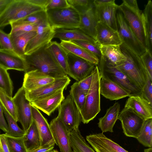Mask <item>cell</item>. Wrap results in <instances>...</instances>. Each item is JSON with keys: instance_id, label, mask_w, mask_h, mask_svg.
Returning <instances> with one entry per match:
<instances>
[{"instance_id": "obj_1", "label": "cell", "mask_w": 152, "mask_h": 152, "mask_svg": "<svg viewBox=\"0 0 152 152\" xmlns=\"http://www.w3.org/2000/svg\"><path fill=\"white\" fill-rule=\"evenodd\" d=\"M48 44L30 54L25 55L23 58L27 66L25 72L37 70L56 78L66 75L48 50Z\"/></svg>"}, {"instance_id": "obj_2", "label": "cell", "mask_w": 152, "mask_h": 152, "mask_svg": "<svg viewBox=\"0 0 152 152\" xmlns=\"http://www.w3.org/2000/svg\"><path fill=\"white\" fill-rule=\"evenodd\" d=\"M120 47L126 59L115 67L142 91L149 77L140 57L122 44Z\"/></svg>"}, {"instance_id": "obj_3", "label": "cell", "mask_w": 152, "mask_h": 152, "mask_svg": "<svg viewBox=\"0 0 152 152\" xmlns=\"http://www.w3.org/2000/svg\"><path fill=\"white\" fill-rule=\"evenodd\" d=\"M93 72L91 84L84 104L80 111L82 121L84 124L93 120L101 110L99 84L101 77L97 65L95 66Z\"/></svg>"}, {"instance_id": "obj_4", "label": "cell", "mask_w": 152, "mask_h": 152, "mask_svg": "<svg viewBox=\"0 0 152 152\" xmlns=\"http://www.w3.org/2000/svg\"><path fill=\"white\" fill-rule=\"evenodd\" d=\"M48 23L54 30L79 28L80 14L72 7L46 11Z\"/></svg>"}, {"instance_id": "obj_5", "label": "cell", "mask_w": 152, "mask_h": 152, "mask_svg": "<svg viewBox=\"0 0 152 152\" xmlns=\"http://www.w3.org/2000/svg\"><path fill=\"white\" fill-rule=\"evenodd\" d=\"M43 10H45L31 3L28 0H12L0 15V28Z\"/></svg>"}, {"instance_id": "obj_6", "label": "cell", "mask_w": 152, "mask_h": 152, "mask_svg": "<svg viewBox=\"0 0 152 152\" xmlns=\"http://www.w3.org/2000/svg\"><path fill=\"white\" fill-rule=\"evenodd\" d=\"M97 66L101 75L107 77L125 89L131 96L137 95L142 96V91L115 66L107 62L101 57L99 59Z\"/></svg>"}, {"instance_id": "obj_7", "label": "cell", "mask_w": 152, "mask_h": 152, "mask_svg": "<svg viewBox=\"0 0 152 152\" xmlns=\"http://www.w3.org/2000/svg\"><path fill=\"white\" fill-rule=\"evenodd\" d=\"M118 10L122 13L125 19L137 39L147 49L146 41L142 17V12L139 7H132L123 1L122 3L118 5Z\"/></svg>"}, {"instance_id": "obj_8", "label": "cell", "mask_w": 152, "mask_h": 152, "mask_svg": "<svg viewBox=\"0 0 152 152\" xmlns=\"http://www.w3.org/2000/svg\"><path fill=\"white\" fill-rule=\"evenodd\" d=\"M57 116L62 121L67 130L78 129L82 121L80 110L70 95L67 96L58 107Z\"/></svg>"}, {"instance_id": "obj_9", "label": "cell", "mask_w": 152, "mask_h": 152, "mask_svg": "<svg viewBox=\"0 0 152 152\" xmlns=\"http://www.w3.org/2000/svg\"><path fill=\"white\" fill-rule=\"evenodd\" d=\"M116 18L117 31L122 44L140 57L147 49L137 39L125 19L122 13L118 10L117 12Z\"/></svg>"}, {"instance_id": "obj_10", "label": "cell", "mask_w": 152, "mask_h": 152, "mask_svg": "<svg viewBox=\"0 0 152 152\" xmlns=\"http://www.w3.org/2000/svg\"><path fill=\"white\" fill-rule=\"evenodd\" d=\"M118 119L121 122L124 134L135 138L140 134L145 121L132 109L126 107L119 112Z\"/></svg>"}, {"instance_id": "obj_11", "label": "cell", "mask_w": 152, "mask_h": 152, "mask_svg": "<svg viewBox=\"0 0 152 152\" xmlns=\"http://www.w3.org/2000/svg\"><path fill=\"white\" fill-rule=\"evenodd\" d=\"M12 100L16 107L18 121L21 124L25 132L33 119L30 102L26 97L25 90L23 86L18 89Z\"/></svg>"}, {"instance_id": "obj_12", "label": "cell", "mask_w": 152, "mask_h": 152, "mask_svg": "<svg viewBox=\"0 0 152 152\" xmlns=\"http://www.w3.org/2000/svg\"><path fill=\"white\" fill-rule=\"evenodd\" d=\"M68 75L79 81L90 74L96 65L68 52Z\"/></svg>"}, {"instance_id": "obj_13", "label": "cell", "mask_w": 152, "mask_h": 152, "mask_svg": "<svg viewBox=\"0 0 152 152\" xmlns=\"http://www.w3.org/2000/svg\"><path fill=\"white\" fill-rule=\"evenodd\" d=\"M55 30L49 24L38 26L36 34L26 47L25 55L30 54L49 44L53 38Z\"/></svg>"}, {"instance_id": "obj_14", "label": "cell", "mask_w": 152, "mask_h": 152, "mask_svg": "<svg viewBox=\"0 0 152 152\" xmlns=\"http://www.w3.org/2000/svg\"><path fill=\"white\" fill-rule=\"evenodd\" d=\"M70 80L67 75L56 79L50 83L31 91H25L26 96L30 102L46 96L62 89L66 88Z\"/></svg>"}, {"instance_id": "obj_15", "label": "cell", "mask_w": 152, "mask_h": 152, "mask_svg": "<svg viewBox=\"0 0 152 152\" xmlns=\"http://www.w3.org/2000/svg\"><path fill=\"white\" fill-rule=\"evenodd\" d=\"M49 125L53 139L60 152H73L70 142L69 132L59 117L52 119Z\"/></svg>"}, {"instance_id": "obj_16", "label": "cell", "mask_w": 152, "mask_h": 152, "mask_svg": "<svg viewBox=\"0 0 152 152\" xmlns=\"http://www.w3.org/2000/svg\"><path fill=\"white\" fill-rule=\"evenodd\" d=\"M86 139L96 152H129L103 133L89 134Z\"/></svg>"}, {"instance_id": "obj_17", "label": "cell", "mask_w": 152, "mask_h": 152, "mask_svg": "<svg viewBox=\"0 0 152 152\" xmlns=\"http://www.w3.org/2000/svg\"><path fill=\"white\" fill-rule=\"evenodd\" d=\"M31 107L33 119L36 125L40 137V147L54 146L55 143L47 120L38 109L31 105Z\"/></svg>"}, {"instance_id": "obj_18", "label": "cell", "mask_w": 152, "mask_h": 152, "mask_svg": "<svg viewBox=\"0 0 152 152\" xmlns=\"http://www.w3.org/2000/svg\"><path fill=\"white\" fill-rule=\"evenodd\" d=\"M100 75V94L105 98L110 100H117L131 96L121 86L104 76Z\"/></svg>"}, {"instance_id": "obj_19", "label": "cell", "mask_w": 152, "mask_h": 152, "mask_svg": "<svg viewBox=\"0 0 152 152\" xmlns=\"http://www.w3.org/2000/svg\"><path fill=\"white\" fill-rule=\"evenodd\" d=\"M64 89L57 91L50 95L30 102L31 105L50 116L65 99Z\"/></svg>"}, {"instance_id": "obj_20", "label": "cell", "mask_w": 152, "mask_h": 152, "mask_svg": "<svg viewBox=\"0 0 152 152\" xmlns=\"http://www.w3.org/2000/svg\"><path fill=\"white\" fill-rule=\"evenodd\" d=\"M118 8V5L115 4V1L101 6L95 7L96 14L99 22L117 31L116 14Z\"/></svg>"}, {"instance_id": "obj_21", "label": "cell", "mask_w": 152, "mask_h": 152, "mask_svg": "<svg viewBox=\"0 0 152 152\" xmlns=\"http://www.w3.org/2000/svg\"><path fill=\"white\" fill-rule=\"evenodd\" d=\"M55 78L37 70L25 72L22 86L25 91H31L52 82Z\"/></svg>"}, {"instance_id": "obj_22", "label": "cell", "mask_w": 152, "mask_h": 152, "mask_svg": "<svg viewBox=\"0 0 152 152\" xmlns=\"http://www.w3.org/2000/svg\"><path fill=\"white\" fill-rule=\"evenodd\" d=\"M96 30V41L100 47L110 45L120 46L122 44V41L117 31L104 23L98 22Z\"/></svg>"}, {"instance_id": "obj_23", "label": "cell", "mask_w": 152, "mask_h": 152, "mask_svg": "<svg viewBox=\"0 0 152 152\" xmlns=\"http://www.w3.org/2000/svg\"><path fill=\"white\" fill-rule=\"evenodd\" d=\"M0 66L7 70L12 69L25 72L27 69L23 58L13 51L0 48Z\"/></svg>"}, {"instance_id": "obj_24", "label": "cell", "mask_w": 152, "mask_h": 152, "mask_svg": "<svg viewBox=\"0 0 152 152\" xmlns=\"http://www.w3.org/2000/svg\"><path fill=\"white\" fill-rule=\"evenodd\" d=\"M124 107L131 108L145 120L152 118V104L142 95L129 96Z\"/></svg>"}, {"instance_id": "obj_25", "label": "cell", "mask_w": 152, "mask_h": 152, "mask_svg": "<svg viewBox=\"0 0 152 152\" xmlns=\"http://www.w3.org/2000/svg\"><path fill=\"white\" fill-rule=\"evenodd\" d=\"M80 14L79 28L96 41V28L99 21L96 14L94 6Z\"/></svg>"}, {"instance_id": "obj_26", "label": "cell", "mask_w": 152, "mask_h": 152, "mask_svg": "<svg viewBox=\"0 0 152 152\" xmlns=\"http://www.w3.org/2000/svg\"><path fill=\"white\" fill-rule=\"evenodd\" d=\"M53 38H58L60 40L85 41L100 47L94 39L85 34L79 28L56 29Z\"/></svg>"}, {"instance_id": "obj_27", "label": "cell", "mask_w": 152, "mask_h": 152, "mask_svg": "<svg viewBox=\"0 0 152 152\" xmlns=\"http://www.w3.org/2000/svg\"><path fill=\"white\" fill-rule=\"evenodd\" d=\"M60 45L68 52L98 65L99 58L92 53L72 41L61 40Z\"/></svg>"}, {"instance_id": "obj_28", "label": "cell", "mask_w": 152, "mask_h": 152, "mask_svg": "<svg viewBox=\"0 0 152 152\" xmlns=\"http://www.w3.org/2000/svg\"><path fill=\"white\" fill-rule=\"evenodd\" d=\"M120 109V104L118 102H116L107 110L104 116L99 119L98 126L102 133L113 132V128L118 120Z\"/></svg>"}, {"instance_id": "obj_29", "label": "cell", "mask_w": 152, "mask_h": 152, "mask_svg": "<svg viewBox=\"0 0 152 152\" xmlns=\"http://www.w3.org/2000/svg\"><path fill=\"white\" fill-rule=\"evenodd\" d=\"M47 48L56 63L67 75L69 72L68 52L56 41L51 42Z\"/></svg>"}, {"instance_id": "obj_30", "label": "cell", "mask_w": 152, "mask_h": 152, "mask_svg": "<svg viewBox=\"0 0 152 152\" xmlns=\"http://www.w3.org/2000/svg\"><path fill=\"white\" fill-rule=\"evenodd\" d=\"M120 46H100L101 57L107 62L115 66L124 62L126 58L122 52Z\"/></svg>"}, {"instance_id": "obj_31", "label": "cell", "mask_w": 152, "mask_h": 152, "mask_svg": "<svg viewBox=\"0 0 152 152\" xmlns=\"http://www.w3.org/2000/svg\"><path fill=\"white\" fill-rule=\"evenodd\" d=\"M12 42L14 51L23 58L25 49L30 40L36 35V31L26 32L9 33Z\"/></svg>"}, {"instance_id": "obj_32", "label": "cell", "mask_w": 152, "mask_h": 152, "mask_svg": "<svg viewBox=\"0 0 152 152\" xmlns=\"http://www.w3.org/2000/svg\"><path fill=\"white\" fill-rule=\"evenodd\" d=\"M143 24L147 44V49L152 54V2L148 1L142 12Z\"/></svg>"}, {"instance_id": "obj_33", "label": "cell", "mask_w": 152, "mask_h": 152, "mask_svg": "<svg viewBox=\"0 0 152 152\" xmlns=\"http://www.w3.org/2000/svg\"><path fill=\"white\" fill-rule=\"evenodd\" d=\"M70 145L73 152H95L87 143L78 129L69 133Z\"/></svg>"}, {"instance_id": "obj_34", "label": "cell", "mask_w": 152, "mask_h": 152, "mask_svg": "<svg viewBox=\"0 0 152 152\" xmlns=\"http://www.w3.org/2000/svg\"><path fill=\"white\" fill-rule=\"evenodd\" d=\"M23 138L24 143L28 151L41 146L40 135L33 120L29 127L25 132Z\"/></svg>"}, {"instance_id": "obj_35", "label": "cell", "mask_w": 152, "mask_h": 152, "mask_svg": "<svg viewBox=\"0 0 152 152\" xmlns=\"http://www.w3.org/2000/svg\"><path fill=\"white\" fill-rule=\"evenodd\" d=\"M23 23L31 24L38 26L49 24L46 11L43 10L31 14L17 21L11 23V26Z\"/></svg>"}, {"instance_id": "obj_36", "label": "cell", "mask_w": 152, "mask_h": 152, "mask_svg": "<svg viewBox=\"0 0 152 152\" xmlns=\"http://www.w3.org/2000/svg\"><path fill=\"white\" fill-rule=\"evenodd\" d=\"M145 147H152V118L145 120L141 131L136 138Z\"/></svg>"}, {"instance_id": "obj_37", "label": "cell", "mask_w": 152, "mask_h": 152, "mask_svg": "<svg viewBox=\"0 0 152 152\" xmlns=\"http://www.w3.org/2000/svg\"><path fill=\"white\" fill-rule=\"evenodd\" d=\"M3 113L8 124V131L5 135L13 137H19L24 136L25 132L18 126L17 122L7 111L3 107Z\"/></svg>"}, {"instance_id": "obj_38", "label": "cell", "mask_w": 152, "mask_h": 152, "mask_svg": "<svg viewBox=\"0 0 152 152\" xmlns=\"http://www.w3.org/2000/svg\"><path fill=\"white\" fill-rule=\"evenodd\" d=\"M87 93L79 88L77 82L74 83L71 86L69 95L72 98L80 112L84 104Z\"/></svg>"}, {"instance_id": "obj_39", "label": "cell", "mask_w": 152, "mask_h": 152, "mask_svg": "<svg viewBox=\"0 0 152 152\" xmlns=\"http://www.w3.org/2000/svg\"><path fill=\"white\" fill-rule=\"evenodd\" d=\"M0 102L2 107L16 121L18 118L16 107L12 98L9 96L0 88Z\"/></svg>"}, {"instance_id": "obj_40", "label": "cell", "mask_w": 152, "mask_h": 152, "mask_svg": "<svg viewBox=\"0 0 152 152\" xmlns=\"http://www.w3.org/2000/svg\"><path fill=\"white\" fill-rule=\"evenodd\" d=\"M0 88L9 96L12 98L13 87L9 74L6 70L0 66Z\"/></svg>"}, {"instance_id": "obj_41", "label": "cell", "mask_w": 152, "mask_h": 152, "mask_svg": "<svg viewBox=\"0 0 152 152\" xmlns=\"http://www.w3.org/2000/svg\"><path fill=\"white\" fill-rule=\"evenodd\" d=\"M5 136L10 152H28L24 143L23 136L13 137Z\"/></svg>"}, {"instance_id": "obj_42", "label": "cell", "mask_w": 152, "mask_h": 152, "mask_svg": "<svg viewBox=\"0 0 152 152\" xmlns=\"http://www.w3.org/2000/svg\"><path fill=\"white\" fill-rule=\"evenodd\" d=\"M94 0H67L70 6L73 7L80 14L94 6Z\"/></svg>"}, {"instance_id": "obj_43", "label": "cell", "mask_w": 152, "mask_h": 152, "mask_svg": "<svg viewBox=\"0 0 152 152\" xmlns=\"http://www.w3.org/2000/svg\"><path fill=\"white\" fill-rule=\"evenodd\" d=\"M0 48L14 51L10 33H6L0 28Z\"/></svg>"}, {"instance_id": "obj_44", "label": "cell", "mask_w": 152, "mask_h": 152, "mask_svg": "<svg viewBox=\"0 0 152 152\" xmlns=\"http://www.w3.org/2000/svg\"><path fill=\"white\" fill-rule=\"evenodd\" d=\"M72 41L92 53L97 57L99 59L101 57L102 54L99 47L85 41L78 40Z\"/></svg>"}, {"instance_id": "obj_45", "label": "cell", "mask_w": 152, "mask_h": 152, "mask_svg": "<svg viewBox=\"0 0 152 152\" xmlns=\"http://www.w3.org/2000/svg\"><path fill=\"white\" fill-rule=\"evenodd\" d=\"M37 26L36 25L28 23L11 26V30L10 32H26L36 31Z\"/></svg>"}, {"instance_id": "obj_46", "label": "cell", "mask_w": 152, "mask_h": 152, "mask_svg": "<svg viewBox=\"0 0 152 152\" xmlns=\"http://www.w3.org/2000/svg\"><path fill=\"white\" fill-rule=\"evenodd\" d=\"M140 58L149 78L152 80V54L147 50Z\"/></svg>"}, {"instance_id": "obj_47", "label": "cell", "mask_w": 152, "mask_h": 152, "mask_svg": "<svg viewBox=\"0 0 152 152\" xmlns=\"http://www.w3.org/2000/svg\"><path fill=\"white\" fill-rule=\"evenodd\" d=\"M70 6L67 0H49L46 8V11L54 9L66 8Z\"/></svg>"}, {"instance_id": "obj_48", "label": "cell", "mask_w": 152, "mask_h": 152, "mask_svg": "<svg viewBox=\"0 0 152 152\" xmlns=\"http://www.w3.org/2000/svg\"><path fill=\"white\" fill-rule=\"evenodd\" d=\"M93 71L90 74L81 80L77 81L79 88L87 93L90 87L92 82L93 76Z\"/></svg>"}, {"instance_id": "obj_49", "label": "cell", "mask_w": 152, "mask_h": 152, "mask_svg": "<svg viewBox=\"0 0 152 152\" xmlns=\"http://www.w3.org/2000/svg\"><path fill=\"white\" fill-rule=\"evenodd\" d=\"M142 96L152 104V80L148 77L142 90Z\"/></svg>"}, {"instance_id": "obj_50", "label": "cell", "mask_w": 152, "mask_h": 152, "mask_svg": "<svg viewBox=\"0 0 152 152\" xmlns=\"http://www.w3.org/2000/svg\"><path fill=\"white\" fill-rule=\"evenodd\" d=\"M3 113L2 107L0 102V129L6 133L8 131V126L5 120Z\"/></svg>"}, {"instance_id": "obj_51", "label": "cell", "mask_w": 152, "mask_h": 152, "mask_svg": "<svg viewBox=\"0 0 152 152\" xmlns=\"http://www.w3.org/2000/svg\"><path fill=\"white\" fill-rule=\"evenodd\" d=\"M0 152H10L5 134H0Z\"/></svg>"}, {"instance_id": "obj_52", "label": "cell", "mask_w": 152, "mask_h": 152, "mask_svg": "<svg viewBox=\"0 0 152 152\" xmlns=\"http://www.w3.org/2000/svg\"><path fill=\"white\" fill-rule=\"evenodd\" d=\"M31 3L38 7H41L45 10L46 7L49 0H28Z\"/></svg>"}, {"instance_id": "obj_53", "label": "cell", "mask_w": 152, "mask_h": 152, "mask_svg": "<svg viewBox=\"0 0 152 152\" xmlns=\"http://www.w3.org/2000/svg\"><path fill=\"white\" fill-rule=\"evenodd\" d=\"M54 146L40 147L39 148L28 151V152H50L53 149Z\"/></svg>"}, {"instance_id": "obj_54", "label": "cell", "mask_w": 152, "mask_h": 152, "mask_svg": "<svg viewBox=\"0 0 152 152\" xmlns=\"http://www.w3.org/2000/svg\"><path fill=\"white\" fill-rule=\"evenodd\" d=\"M12 1V0H0V15Z\"/></svg>"}, {"instance_id": "obj_55", "label": "cell", "mask_w": 152, "mask_h": 152, "mask_svg": "<svg viewBox=\"0 0 152 152\" xmlns=\"http://www.w3.org/2000/svg\"><path fill=\"white\" fill-rule=\"evenodd\" d=\"M115 0H94L93 4L95 7L99 6L115 1Z\"/></svg>"}, {"instance_id": "obj_56", "label": "cell", "mask_w": 152, "mask_h": 152, "mask_svg": "<svg viewBox=\"0 0 152 152\" xmlns=\"http://www.w3.org/2000/svg\"><path fill=\"white\" fill-rule=\"evenodd\" d=\"M129 6L134 8L139 7L137 1L136 0H123Z\"/></svg>"}, {"instance_id": "obj_57", "label": "cell", "mask_w": 152, "mask_h": 152, "mask_svg": "<svg viewBox=\"0 0 152 152\" xmlns=\"http://www.w3.org/2000/svg\"><path fill=\"white\" fill-rule=\"evenodd\" d=\"M144 152H152V148H149L144 150Z\"/></svg>"}, {"instance_id": "obj_58", "label": "cell", "mask_w": 152, "mask_h": 152, "mask_svg": "<svg viewBox=\"0 0 152 152\" xmlns=\"http://www.w3.org/2000/svg\"><path fill=\"white\" fill-rule=\"evenodd\" d=\"M50 152H59L57 150L55 149H53Z\"/></svg>"}, {"instance_id": "obj_59", "label": "cell", "mask_w": 152, "mask_h": 152, "mask_svg": "<svg viewBox=\"0 0 152 152\" xmlns=\"http://www.w3.org/2000/svg\"></svg>"}]
</instances>
